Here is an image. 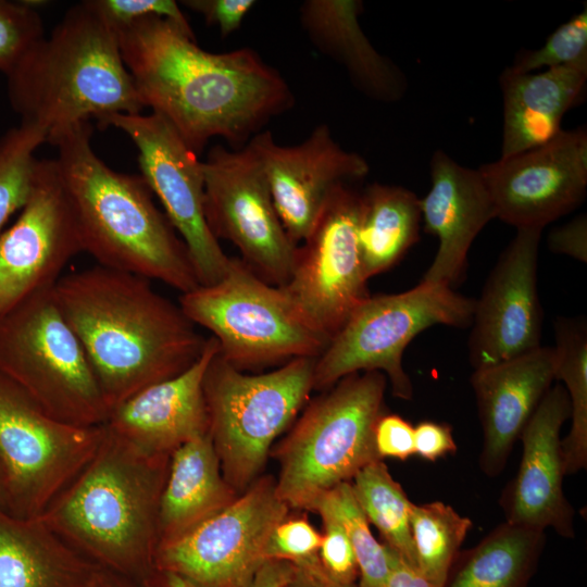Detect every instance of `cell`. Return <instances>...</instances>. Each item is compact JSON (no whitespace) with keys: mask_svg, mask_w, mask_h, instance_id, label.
<instances>
[{"mask_svg":"<svg viewBox=\"0 0 587 587\" xmlns=\"http://www.w3.org/2000/svg\"><path fill=\"white\" fill-rule=\"evenodd\" d=\"M565 388L558 384L546 392L521 433L523 452L515 477L500 499L505 522L574 538L572 504L563 491L560 430L570 419Z\"/></svg>","mask_w":587,"mask_h":587,"instance_id":"cell-20","label":"cell"},{"mask_svg":"<svg viewBox=\"0 0 587 587\" xmlns=\"http://www.w3.org/2000/svg\"><path fill=\"white\" fill-rule=\"evenodd\" d=\"M248 145L262 165L276 212L296 246L307 238L333 190L362 179L370 171L366 160L342 149L323 124L296 146L275 143L268 130L252 136Z\"/></svg>","mask_w":587,"mask_h":587,"instance_id":"cell-19","label":"cell"},{"mask_svg":"<svg viewBox=\"0 0 587 587\" xmlns=\"http://www.w3.org/2000/svg\"><path fill=\"white\" fill-rule=\"evenodd\" d=\"M276 478L260 476L232 503L185 533L159 544L155 567L198 587H250L266 562L273 528L289 514Z\"/></svg>","mask_w":587,"mask_h":587,"instance_id":"cell-12","label":"cell"},{"mask_svg":"<svg viewBox=\"0 0 587 587\" xmlns=\"http://www.w3.org/2000/svg\"><path fill=\"white\" fill-rule=\"evenodd\" d=\"M471 527V519L444 502L412 504L410 529L416 567L436 587H444Z\"/></svg>","mask_w":587,"mask_h":587,"instance_id":"cell-32","label":"cell"},{"mask_svg":"<svg viewBox=\"0 0 587 587\" xmlns=\"http://www.w3.org/2000/svg\"><path fill=\"white\" fill-rule=\"evenodd\" d=\"M552 252L566 254L575 260L587 262V218L578 215L571 222L551 230L547 239Z\"/></svg>","mask_w":587,"mask_h":587,"instance_id":"cell-43","label":"cell"},{"mask_svg":"<svg viewBox=\"0 0 587 587\" xmlns=\"http://www.w3.org/2000/svg\"><path fill=\"white\" fill-rule=\"evenodd\" d=\"M211 336L200 358L183 373L152 384L112 408L104 427L150 455L171 454L187 441L209 433L203 377L218 352Z\"/></svg>","mask_w":587,"mask_h":587,"instance_id":"cell-21","label":"cell"},{"mask_svg":"<svg viewBox=\"0 0 587 587\" xmlns=\"http://www.w3.org/2000/svg\"><path fill=\"white\" fill-rule=\"evenodd\" d=\"M474 308V299L423 282L403 292L370 296L316 358L313 389L327 390L347 375L378 371L395 397L411 400L413 386L402 367L407 346L433 325L471 326Z\"/></svg>","mask_w":587,"mask_h":587,"instance_id":"cell-10","label":"cell"},{"mask_svg":"<svg viewBox=\"0 0 587 587\" xmlns=\"http://www.w3.org/2000/svg\"><path fill=\"white\" fill-rule=\"evenodd\" d=\"M496 217L516 229H542L575 210L587 192V130L554 138L478 168Z\"/></svg>","mask_w":587,"mask_h":587,"instance_id":"cell-17","label":"cell"},{"mask_svg":"<svg viewBox=\"0 0 587 587\" xmlns=\"http://www.w3.org/2000/svg\"><path fill=\"white\" fill-rule=\"evenodd\" d=\"M499 82L503 102L500 158H508L544 145L562 130L565 113L583 100L587 64L539 73H517L507 67Z\"/></svg>","mask_w":587,"mask_h":587,"instance_id":"cell-24","label":"cell"},{"mask_svg":"<svg viewBox=\"0 0 587 587\" xmlns=\"http://www.w3.org/2000/svg\"><path fill=\"white\" fill-rule=\"evenodd\" d=\"M384 373H353L310 401L290 432L271 450L279 463L276 490L290 508L308 510L324 491L382 460L374 427L386 413Z\"/></svg>","mask_w":587,"mask_h":587,"instance_id":"cell-6","label":"cell"},{"mask_svg":"<svg viewBox=\"0 0 587 587\" xmlns=\"http://www.w3.org/2000/svg\"><path fill=\"white\" fill-rule=\"evenodd\" d=\"M204 214L212 234L234 243L241 260L266 283L283 287L297 248L274 207L262 165L247 143L240 150L213 147L202 162Z\"/></svg>","mask_w":587,"mask_h":587,"instance_id":"cell-13","label":"cell"},{"mask_svg":"<svg viewBox=\"0 0 587 587\" xmlns=\"http://www.w3.org/2000/svg\"><path fill=\"white\" fill-rule=\"evenodd\" d=\"M350 483L358 504L369 523L378 529L383 544L416 566L410 529L413 502L387 465L383 460L369 463Z\"/></svg>","mask_w":587,"mask_h":587,"instance_id":"cell-31","label":"cell"},{"mask_svg":"<svg viewBox=\"0 0 587 587\" xmlns=\"http://www.w3.org/2000/svg\"><path fill=\"white\" fill-rule=\"evenodd\" d=\"M182 3L203 16L209 25L218 27L226 37L237 30L253 8V0H184Z\"/></svg>","mask_w":587,"mask_h":587,"instance_id":"cell-41","label":"cell"},{"mask_svg":"<svg viewBox=\"0 0 587 587\" xmlns=\"http://www.w3.org/2000/svg\"><path fill=\"white\" fill-rule=\"evenodd\" d=\"M294 565L286 561L267 560L257 573L250 587H286Z\"/></svg>","mask_w":587,"mask_h":587,"instance_id":"cell-46","label":"cell"},{"mask_svg":"<svg viewBox=\"0 0 587 587\" xmlns=\"http://www.w3.org/2000/svg\"><path fill=\"white\" fill-rule=\"evenodd\" d=\"M170 458L147 454L104 427L91 460L39 517L95 566L149 587Z\"/></svg>","mask_w":587,"mask_h":587,"instance_id":"cell-4","label":"cell"},{"mask_svg":"<svg viewBox=\"0 0 587 587\" xmlns=\"http://www.w3.org/2000/svg\"><path fill=\"white\" fill-rule=\"evenodd\" d=\"M96 567L40 517L0 507V587H88Z\"/></svg>","mask_w":587,"mask_h":587,"instance_id":"cell-26","label":"cell"},{"mask_svg":"<svg viewBox=\"0 0 587 587\" xmlns=\"http://www.w3.org/2000/svg\"><path fill=\"white\" fill-rule=\"evenodd\" d=\"M286 587H288V586H286Z\"/></svg>","mask_w":587,"mask_h":587,"instance_id":"cell-50","label":"cell"},{"mask_svg":"<svg viewBox=\"0 0 587 587\" xmlns=\"http://www.w3.org/2000/svg\"><path fill=\"white\" fill-rule=\"evenodd\" d=\"M421 200L401 186L372 184L360 193L358 242L369 279L396 265L419 241Z\"/></svg>","mask_w":587,"mask_h":587,"instance_id":"cell-28","label":"cell"},{"mask_svg":"<svg viewBox=\"0 0 587 587\" xmlns=\"http://www.w3.org/2000/svg\"><path fill=\"white\" fill-rule=\"evenodd\" d=\"M108 126L123 130L136 146L141 177L185 242L199 284L220 282L230 258L205 220L203 168L198 154L155 113L114 114L101 128Z\"/></svg>","mask_w":587,"mask_h":587,"instance_id":"cell-14","label":"cell"},{"mask_svg":"<svg viewBox=\"0 0 587 587\" xmlns=\"http://www.w3.org/2000/svg\"><path fill=\"white\" fill-rule=\"evenodd\" d=\"M389 549L391 567L383 587H436L416 566Z\"/></svg>","mask_w":587,"mask_h":587,"instance_id":"cell-45","label":"cell"},{"mask_svg":"<svg viewBox=\"0 0 587 587\" xmlns=\"http://www.w3.org/2000/svg\"><path fill=\"white\" fill-rule=\"evenodd\" d=\"M541 232L516 229L475 300L469 338V359L474 370L541 347L542 309L537 291Z\"/></svg>","mask_w":587,"mask_h":587,"instance_id":"cell-18","label":"cell"},{"mask_svg":"<svg viewBox=\"0 0 587 587\" xmlns=\"http://www.w3.org/2000/svg\"><path fill=\"white\" fill-rule=\"evenodd\" d=\"M52 295L89 359L109 410L183 373L205 348L208 338L179 304L147 278L97 264L64 274Z\"/></svg>","mask_w":587,"mask_h":587,"instance_id":"cell-2","label":"cell"},{"mask_svg":"<svg viewBox=\"0 0 587 587\" xmlns=\"http://www.w3.org/2000/svg\"><path fill=\"white\" fill-rule=\"evenodd\" d=\"M587 64V7L560 25L536 50H522L509 68L532 73L546 67Z\"/></svg>","mask_w":587,"mask_h":587,"instance_id":"cell-35","label":"cell"},{"mask_svg":"<svg viewBox=\"0 0 587 587\" xmlns=\"http://www.w3.org/2000/svg\"><path fill=\"white\" fill-rule=\"evenodd\" d=\"M88 587H146L109 570L96 567Z\"/></svg>","mask_w":587,"mask_h":587,"instance_id":"cell-47","label":"cell"},{"mask_svg":"<svg viewBox=\"0 0 587 587\" xmlns=\"http://www.w3.org/2000/svg\"><path fill=\"white\" fill-rule=\"evenodd\" d=\"M116 30L143 107L163 117L196 154L213 137L243 146L294 103L285 79L252 49L208 52L193 32L158 16Z\"/></svg>","mask_w":587,"mask_h":587,"instance_id":"cell-1","label":"cell"},{"mask_svg":"<svg viewBox=\"0 0 587 587\" xmlns=\"http://www.w3.org/2000/svg\"><path fill=\"white\" fill-rule=\"evenodd\" d=\"M359 214L360 193L347 184L336 187L297 248L291 277L283 286L329 340L371 296L359 250Z\"/></svg>","mask_w":587,"mask_h":587,"instance_id":"cell-15","label":"cell"},{"mask_svg":"<svg viewBox=\"0 0 587 587\" xmlns=\"http://www.w3.org/2000/svg\"><path fill=\"white\" fill-rule=\"evenodd\" d=\"M92 2L116 29L146 17L158 16L192 32L187 17L174 0H92Z\"/></svg>","mask_w":587,"mask_h":587,"instance_id":"cell-39","label":"cell"},{"mask_svg":"<svg viewBox=\"0 0 587 587\" xmlns=\"http://www.w3.org/2000/svg\"><path fill=\"white\" fill-rule=\"evenodd\" d=\"M178 304L196 326L212 333L220 355L242 372L317 358L329 342L284 287L266 283L238 258H230L220 282L180 294Z\"/></svg>","mask_w":587,"mask_h":587,"instance_id":"cell-7","label":"cell"},{"mask_svg":"<svg viewBox=\"0 0 587 587\" xmlns=\"http://www.w3.org/2000/svg\"><path fill=\"white\" fill-rule=\"evenodd\" d=\"M52 289L28 298L0 320V372L54 419L84 427L103 425L110 410Z\"/></svg>","mask_w":587,"mask_h":587,"instance_id":"cell-9","label":"cell"},{"mask_svg":"<svg viewBox=\"0 0 587 587\" xmlns=\"http://www.w3.org/2000/svg\"><path fill=\"white\" fill-rule=\"evenodd\" d=\"M545 545V530L504 521L458 552L444 587H528Z\"/></svg>","mask_w":587,"mask_h":587,"instance_id":"cell-29","label":"cell"},{"mask_svg":"<svg viewBox=\"0 0 587 587\" xmlns=\"http://www.w3.org/2000/svg\"><path fill=\"white\" fill-rule=\"evenodd\" d=\"M294 565L288 587H359L358 584H341L332 579L322 569L319 555Z\"/></svg>","mask_w":587,"mask_h":587,"instance_id":"cell-44","label":"cell"},{"mask_svg":"<svg viewBox=\"0 0 587 587\" xmlns=\"http://www.w3.org/2000/svg\"><path fill=\"white\" fill-rule=\"evenodd\" d=\"M323 521L319 559L324 572L341 584H357L359 566L352 545L342 526L333 517L321 515Z\"/></svg>","mask_w":587,"mask_h":587,"instance_id":"cell-38","label":"cell"},{"mask_svg":"<svg viewBox=\"0 0 587 587\" xmlns=\"http://www.w3.org/2000/svg\"><path fill=\"white\" fill-rule=\"evenodd\" d=\"M315 361L297 358L262 374H246L218 352L210 361L203 377L209 434L238 495L260 477L274 440L308 403Z\"/></svg>","mask_w":587,"mask_h":587,"instance_id":"cell-8","label":"cell"},{"mask_svg":"<svg viewBox=\"0 0 587 587\" xmlns=\"http://www.w3.org/2000/svg\"><path fill=\"white\" fill-rule=\"evenodd\" d=\"M0 507L7 510L8 507V494H7V484L5 477L0 464Z\"/></svg>","mask_w":587,"mask_h":587,"instance_id":"cell-49","label":"cell"},{"mask_svg":"<svg viewBox=\"0 0 587 587\" xmlns=\"http://www.w3.org/2000/svg\"><path fill=\"white\" fill-rule=\"evenodd\" d=\"M309 511L333 517L345 529L358 561L359 587H383L391 567L389 549L373 536L351 483H340L324 491Z\"/></svg>","mask_w":587,"mask_h":587,"instance_id":"cell-33","label":"cell"},{"mask_svg":"<svg viewBox=\"0 0 587 587\" xmlns=\"http://www.w3.org/2000/svg\"><path fill=\"white\" fill-rule=\"evenodd\" d=\"M21 123L47 132L145 108L122 58L116 28L92 0L73 5L5 75ZM48 139V138H47Z\"/></svg>","mask_w":587,"mask_h":587,"instance_id":"cell-5","label":"cell"},{"mask_svg":"<svg viewBox=\"0 0 587 587\" xmlns=\"http://www.w3.org/2000/svg\"><path fill=\"white\" fill-rule=\"evenodd\" d=\"M47 138L43 129L22 123L0 138V234L29 196L38 160L35 151Z\"/></svg>","mask_w":587,"mask_h":587,"instance_id":"cell-34","label":"cell"},{"mask_svg":"<svg viewBox=\"0 0 587 587\" xmlns=\"http://www.w3.org/2000/svg\"><path fill=\"white\" fill-rule=\"evenodd\" d=\"M374 442L378 457L407 460L415 454L414 427L398 414L384 413L374 427Z\"/></svg>","mask_w":587,"mask_h":587,"instance_id":"cell-40","label":"cell"},{"mask_svg":"<svg viewBox=\"0 0 587 587\" xmlns=\"http://www.w3.org/2000/svg\"><path fill=\"white\" fill-rule=\"evenodd\" d=\"M554 379L565 384L572 420L561 440L565 475L587 466V325L586 320L560 317L554 321Z\"/></svg>","mask_w":587,"mask_h":587,"instance_id":"cell-30","label":"cell"},{"mask_svg":"<svg viewBox=\"0 0 587 587\" xmlns=\"http://www.w3.org/2000/svg\"><path fill=\"white\" fill-rule=\"evenodd\" d=\"M89 122L48 136L83 252L98 265L189 292L200 286L188 249L146 180L113 171L93 151Z\"/></svg>","mask_w":587,"mask_h":587,"instance_id":"cell-3","label":"cell"},{"mask_svg":"<svg viewBox=\"0 0 587 587\" xmlns=\"http://www.w3.org/2000/svg\"><path fill=\"white\" fill-rule=\"evenodd\" d=\"M414 451L428 461L457 451L452 429L448 424L424 421L414 427Z\"/></svg>","mask_w":587,"mask_h":587,"instance_id":"cell-42","label":"cell"},{"mask_svg":"<svg viewBox=\"0 0 587 587\" xmlns=\"http://www.w3.org/2000/svg\"><path fill=\"white\" fill-rule=\"evenodd\" d=\"M430 180L420 199L422 221L439 246L422 282L451 288L464 275L472 242L496 214L478 168L459 164L442 150L430 159Z\"/></svg>","mask_w":587,"mask_h":587,"instance_id":"cell-22","label":"cell"},{"mask_svg":"<svg viewBox=\"0 0 587 587\" xmlns=\"http://www.w3.org/2000/svg\"><path fill=\"white\" fill-rule=\"evenodd\" d=\"M103 437V425L76 426L49 415L0 372V464L10 513L39 517L91 460Z\"/></svg>","mask_w":587,"mask_h":587,"instance_id":"cell-11","label":"cell"},{"mask_svg":"<svg viewBox=\"0 0 587 587\" xmlns=\"http://www.w3.org/2000/svg\"><path fill=\"white\" fill-rule=\"evenodd\" d=\"M83 246L54 159L37 160L29 196L0 234V320L51 289Z\"/></svg>","mask_w":587,"mask_h":587,"instance_id":"cell-16","label":"cell"},{"mask_svg":"<svg viewBox=\"0 0 587 587\" xmlns=\"http://www.w3.org/2000/svg\"><path fill=\"white\" fill-rule=\"evenodd\" d=\"M149 587H198L179 573L157 569Z\"/></svg>","mask_w":587,"mask_h":587,"instance_id":"cell-48","label":"cell"},{"mask_svg":"<svg viewBox=\"0 0 587 587\" xmlns=\"http://www.w3.org/2000/svg\"><path fill=\"white\" fill-rule=\"evenodd\" d=\"M238 496L222 474L210 434L187 441L170 458L160 500V542L185 533Z\"/></svg>","mask_w":587,"mask_h":587,"instance_id":"cell-27","label":"cell"},{"mask_svg":"<svg viewBox=\"0 0 587 587\" xmlns=\"http://www.w3.org/2000/svg\"><path fill=\"white\" fill-rule=\"evenodd\" d=\"M362 8L358 0H308L301 5V24L314 46L344 65L361 91L375 100L397 101L405 91V78L364 35Z\"/></svg>","mask_w":587,"mask_h":587,"instance_id":"cell-25","label":"cell"},{"mask_svg":"<svg viewBox=\"0 0 587 587\" xmlns=\"http://www.w3.org/2000/svg\"><path fill=\"white\" fill-rule=\"evenodd\" d=\"M554 379L553 347H539L471 376L483 428L480 470L488 477L505 467L511 450Z\"/></svg>","mask_w":587,"mask_h":587,"instance_id":"cell-23","label":"cell"},{"mask_svg":"<svg viewBox=\"0 0 587 587\" xmlns=\"http://www.w3.org/2000/svg\"><path fill=\"white\" fill-rule=\"evenodd\" d=\"M42 38V21L32 4L0 0V72L7 75Z\"/></svg>","mask_w":587,"mask_h":587,"instance_id":"cell-36","label":"cell"},{"mask_svg":"<svg viewBox=\"0 0 587 587\" xmlns=\"http://www.w3.org/2000/svg\"><path fill=\"white\" fill-rule=\"evenodd\" d=\"M322 533L304 515H287L272 530L264 549L265 560L298 564L319 555Z\"/></svg>","mask_w":587,"mask_h":587,"instance_id":"cell-37","label":"cell"}]
</instances>
